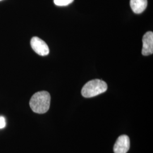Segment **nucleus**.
I'll return each mask as SVG.
<instances>
[{"instance_id": "39448f33", "label": "nucleus", "mask_w": 153, "mask_h": 153, "mask_svg": "<svg viewBox=\"0 0 153 153\" xmlns=\"http://www.w3.org/2000/svg\"><path fill=\"white\" fill-rule=\"evenodd\" d=\"M142 43V55L143 56L152 55L153 53V33L152 31H149L143 35Z\"/></svg>"}, {"instance_id": "f257e3e1", "label": "nucleus", "mask_w": 153, "mask_h": 153, "mask_svg": "<svg viewBox=\"0 0 153 153\" xmlns=\"http://www.w3.org/2000/svg\"><path fill=\"white\" fill-rule=\"evenodd\" d=\"M50 103L51 96L49 93L42 91L33 95L30 100V106L34 112L42 114L48 111Z\"/></svg>"}, {"instance_id": "0eeeda50", "label": "nucleus", "mask_w": 153, "mask_h": 153, "mask_svg": "<svg viewBox=\"0 0 153 153\" xmlns=\"http://www.w3.org/2000/svg\"><path fill=\"white\" fill-rule=\"evenodd\" d=\"M55 5L59 6H65L71 4L74 0H53Z\"/></svg>"}, {"instance_id": "6e6552de", "label": "nucleus", "mask_w": 153, "mask_h": 153, "mask_svg": "<svg viewBox=\"0 0 153 153\" xmlns=\"http://www.w3.org/2000/svg\"><path fill=\"white\" fill-rule=\"evenodd\" d=\"M5 119L3 116H0V129H3L5 127Z\"/></svg>"}, {"instance_id": "423d86ee", "label": "nucleus", "mask_w": 153, "mask_h": 153, "mask_svg": "<svg viewBox=\"0 0 153 153\" xmlns=\"http://www.w3.org/2000/svg\"><path fill=\"white\" fill-rule=\"evenodd\" d=\"M130 5L134 13L140 14L146 9L148 0H131Z\"/></svg>"}, {"instance_id": "f03ea898", "label": "nucleus", "mask_w": 153, "mask_h": 153, "mask_svg": "<svg viewBox=\"0 0 153 153\" xmlns=\"http://www.w3.org/2000/svg\"><path fill=\"white\" fill-rule=\"evenodd\" d=\"M107 90V85L100 79H93L86 83L81 91L82 96L85 98H92L104 93Z\"/></svg>"}, {"instance_id": "7ed1b4c3", "label": "nucleus", "mask_w": 153, "mask_h": 153, "mask_svg": "<svg viewBox=\"0 0 153 153\" xmlns=\"http://www.w3.org/2000/svg\"><path fill=\"white\" fill-rule=\"evenodd\" d=\"M31 46L33 50L40 56H47L49 53L48 45L38 37H33L31 40Z\"/></svg>"}, {"instance_id": "20e7f679", "label": "nucleus", "mask_w": 153, "mask_h": 153, "mask_svg": "<svg viewBox=\"0 0 153 153\" xmlns=\"http://www.w3.org/2000/svg\"><path fill=\"white\" fill-rule=\"evenodd\" d=\"M130 148V140L126 135H121L117 138L114 146L115 153H126Z\"/></svg>"}, {"instance_id": "1a4fd4ad", "label": "nucleus", "mask_w": 153, "mask_h": 153, "mask_svg": "<svg viewBox=\"0 0 153 153\" xmlns=\"http://www.w3.org/2000/svg\"><path fill=\"white\" fill-rule=\"evenodd\" d=\"M0 1H2V0H0Z\"/></svg>"}]
</instances>
